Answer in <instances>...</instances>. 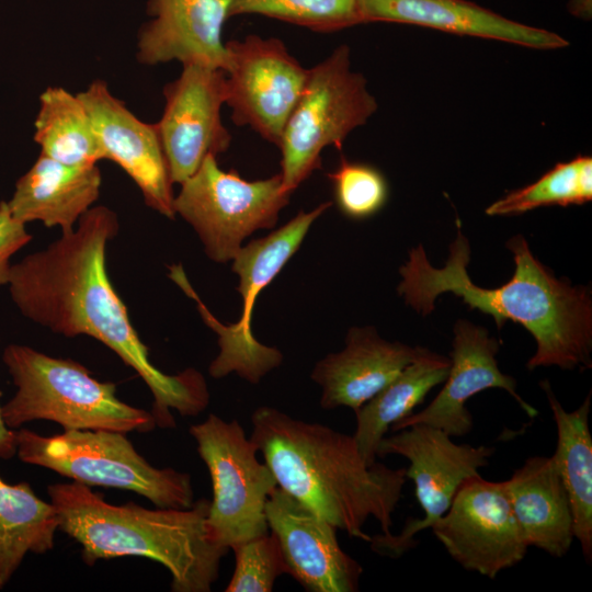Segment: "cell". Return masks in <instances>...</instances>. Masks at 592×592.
<instances>
[{"label":"cell","instance_id":"10","mask_svg":"<svg viewBox=\"0 0 592 592\" xmlns=\"http://www.w3.org/2000/svg\"><path fill=\"white\" fill-rule=\"evenodd\" d=\"M180 185L175 215L193 227L206 255L219 263L231 261L252 232L273 227L291 197L280 173L248 181L236 170L220 169L214 156Z\"/></svg>","mask_w":592,"mask_h":592},{"label":"cell","instance_id":"3","mask_svg":"<svg viewBox=\"0 0 592 592\" xmlns=\"http://www.w3.org/2000/svg\"><path fill=\"white\" fill-rule=\"evenodd\" d=\"M250 440L275 476L277 486L337 530L369 543L363 531L369 517L391 535L392 513L407 480L392 469L362 457L353 435L262 406L251 415Z\"/></svg>","mask_w":592,"mask_h":592},{"label":"cell","instance_id":"15","mask_svg":"<svg viewBox=\"0 0 592 592\" xmlns=\"http://www.w3.org/2000/svg\"><path fill=\"white\" fill-rule=\"evenodd\" d=\"M269 531L276 537L285 573L308 592H356L363 568L346 554L337 527L277 487L265 504Z\"/></svg>","mask_w":592,"mask_h":592},{"label":"cell","instance_id":"22","mask_svg":"<svg viewBox=\"0 0 592 592\" xmlns=\"http://www.w3.org/2000/svg\"><path fill=\"white\" fill-rule=\"evenodd\" d=\"M528 547L560 558L574 538L569 498L551 456H532L503 481Z\"/></svg>","mask_w":592,"mask_h":592},{"label":"cell","instance_id":"2","mask_svg":"<svg viewBox=\"0 0 592 592\" xmlns=\"http://www.w3.org/2000/svg\"><path fill=\"white\" fill-rule=\"evenodd\" d=\"M513 253L512 278L497 288L474 284L467 273L470 247L457 221L443 267H434L422 244L410 250L400 267L398 293L418 314L434 309L437 296L451 292L471 309L493 317L501 329L506 320L522 325L535 339L536 351L526 363L532 371L544 366L585 371L592 367V298L590 288L560 280L532 253L522 235L506 242Z\"/></svg>","mask_w":592,"mask_h":592},{"label":"cell","instance_id":"18","mask_svg":"<svg viewBox=\"0 0 592 592\" xmlns=\"http://www.w3.org/2000/svg\"><path fill=\"white\" fill-rule=\"evenodd\" d=\"M229 0H148L151 20L138 33L137 59L156 66L172 60L225 69L223 29Z\"/></svg>","mask_w":592,"mask_h":592},{"label":"cell","instance_id":"24","mask_svg":"<svg viewBox=\"0 0 592 592\" xmlns=\"http://www.w3.org/2000/svg\"><path fill=\"white\" fill-rule=\"evenodd\" d=\"M451 358L428 350L383 390L358 408L353 439L364 460L377 462L380 441L390 426L410 415L435 386L445 382Z\"/></svg>","mask_w":592,"mask_h":592},{"label":"cell","instance_id":"26","mask_svg":"<svg viewBox=\"0 0 592 592\" xmlns=\"http://www.w3.org/2000/svg\"><path fill=\"white\" fill-rule=\"evenodd\" d=\"M34 140L41 153L70 166H92L103 151L90 114L78 94L49 87L39 96Z\"/></svg>","mask_w":592,"mask_h":592},{"label":"cell","instance_id":"16","mask_svg":"<svg viewBox=\"0 0 592 592\" xmlns=\"http://www.w3.org/2000/svg\"><path fill=\"white\" fill-rule=\"evenodd\" d=\"M78 95L90 114L103 158L135 182L147 206L174 218L173 183L156 125L134 115L103 80L91 82Z\"/></svg>","mask_w":592,"mask_h":592},{"label":"cell","instance_id":"32","mask_svg":"<svg viewBox=\"0 0 592 592\" xmlns=\"http://www.w3.org/2000/svg\"><path fill=\"white\" fill-rule=\"evenodd\" d=\"M16 455L15 430L10 429L2 417L0 406V458L9 459Z\"/></svg>","mask_w":592,"mask_h":592},{"label":"cell","instance_id":"14","mask_svg":"<svg viewBox=\"0 0 592 592\" xmlns=\"http://www.w3.org/2000/svg\"><path fill=\"white\" fill-rule=\"evenodd\" d=\"M182 66L180 76L163 88L164 109L155 124L171 181L178 184L231 143L220 115L227 100L225 71L201 64Z\"/></svg>","mask_w":592,"mask_h":592},{"label":"cell","instance_id":"13","mask_svg":"<svg viewBox=\"0 0 592 592\" xmlns=\"http://www.w3.org/2000/svg\"><path fill=\"white\" fill-rule=\"evenodd\" d=\"M465 570L494 579L523 560L528 546L503 481L466 479L451 506L430 527Z\"/></svg>","mask_w":592,"mask_h":592},{"label":"cell","instance_id":"11","mask_svg":"<svg viewBox=\"0 0 592 592\" xmlns=\"http://www.w3.org/2000/svg\"><path fill=\"white\" fill-rule=\"evenodd\" d=\"M494 448L457 444L441 429L426 424H412L380 441L377 457L399 455L409 460L407 478L412 479L415 497L423 509V519H411L398 535L383 534L372 537L369 544L376 554L397 558L411 549L418 532L446 513L459 486L478 476L488 466Z\"/></svg>","mask_w":592,"mask_h":592},{"label":"cell","instance_id":"25","mask_svg":"<svg viewBox=\"0 0 592 592\" xmlns=\"http://www.w3.org/2000/svg\"><path fill=\"white\" fill-rule=\"evenodd\" d=\"M59 521L52 502L38 498L31 485H11L0 477V589L11 580L29 553L54 547Z\"/></svg>","mask_w":592,"mask_h":592},{"label":"cell","instance_id":"20","mask_svg":"<svg viewBox=\"0 0 592 592\" xmlns=\"http://www.w3.org/2000/svg\"><path fill=\"white\" fill-rule=\"evenodd\" d=\"M360 15L362 23L420 25L537 49L569 45L557 33L515 22L467 0H360Z\"/></svg>","mask_w":592,"mask_h":592},{"label":"cell","instance_id":"6","mask_svg":"<svg viewBox=\"0 0 592 592\" xmlns=\"http://www.w3.org/2000/svg\"><path fill=\"white\" fill-rule=\"evenodd\" d=\"M15 439L20 460L79 483L132 491L158 508L186 509L194 503L191 475L155 467L125 433L72 430L44 436L22 428L15 430Z\"/></svg>","mask_w":592,"mask_h":592},{"label":"cell","instance_id":"1","mask_svg":"<svg viewBox=\"0 0 592 592\" xmlns=\"http://www.w3.org/2000/svg\"><path fill=\"white\" fill-rule=\"evenodd\" d=\"M118 229L114 210L93 206L71 231L12 264L7 286L26 319L67 338L91 337L112 350L149 388L157 426L172 429V410L195 417L208 406L209 391L195 368L168 375L151 363L106 271V248Z\"/></svg>","mask_w":592,"mask_h":592},{"label":"cell","instance_id":"8","mask_svg":"<svg viewBox=\"0 0 592 592\" xmlns=\"http://www.w3.org/2000/svg\"><path fill=\"white\" fill-rule=\"evenodd\" d=\"M331 205V202H325L310 212L300 210L269 236L241 247L232 259V271L240 277L238 291L243 299L241 317L235 323L223 325L217 320L191 286L183 267L180 264L170 267V278L195 301L205 325L218 335L219 353L208 367L213 378L236 373L247 382L258 384L280 366L282 353L260 343L252 333L254 301L298 250L314 221Z\"/></svg>","mask_w":592,"mask_h":592},{"label":"cell","instance_id":"33","mask_svg":"<svg viewBox=\"0 0 592 592\" xmlns=\"http://www.w3.org/2000/svg\"><path fill=\"white\" fill-rule=\"evenodd\" d=\"M569 11L578 18L590 20L592 14V0H570Z\"/></svg>","mask_w":592,"mask_h":592},{"label":"cell","instance_id":"4","mask_svg":"<svg viewBox=\"0 0 592 592\" xmlns=\"http://www.w3.org/2000/svg\"><path fill=\"white\" fill-rule=\"evenodd\" d=\"M59 530L81 546L87 565L124 556L149 558L171 574L173 592H209L229 548L207 531L209 500L186 509L114 505L77 481L47 487Z\"/></svg>","mask_w":592,"mask_h":592},{"label":"cell","instance_id":"30","mask_svg":"<svg viewBox=\"0 0 592 592\" xmlns=\"http://www.w3.org/2000/svg\"><path fill=\"white\" fill-rule=\"evenodd\" d=\"M235 569L226 592H271L285 573L278 542L273 533L255 536L230 548Z\"/></svg>","mask_w":592,"mask_h":592},{"label":"cell","instance_id":"17","mask_svg":"<svg viewBox=\"0 0 592 592\" xmlns=\"http://www.w3.org/2000/svg\"><path fill=\"white\" fill-rule=\"evenodd\" d=\"M451 367L445 384L429 406L394 423L396 432L412 424H426L441 429L452 437L468 434L474 426L473 415L466 407L469 398L489 388L508 391L531 418L538 414L516 391V380L499 368V341L486 328L467 320L454 326Z\"/></svg>","mask_w":592,"mask_h":592},{"label":"cell","instance_id":"5","mask_svg":"<svg viewBox=\"0 0 592 592\" xmlns=\"http://www.w3.org/2000/svg\"><path fill=\"white\" fill-rule=\"evenodd\" d=\"M16 388L1 406L5 424L20 429L36 420L58 423L64 431L105 430L150 432L157 424L150 411L122 401L116 385L100 382L71 360L11 343L2 353Z\"/></svg>","mask_w":592,"mask_h":592},{"label":"cell","instance_id":"31","mask_svg":"<svg viewBox=\"0 0 592 592\" xmlns=\"http://www.w3.org/2000/svg\"><path fill=\"white\" fill-rule=\"evenodd\" d=\"M32 240L26 225L10 212L7 201L0 202V286L7 285L11 258Z\"/></svg>","mask_w":592,"mask_h":592},{"label":"cell","instance_id":"19","mask_svg":"<svg viewBox=\"0 0 592 592\" xmlns=\"http://www.w3.org/2000/svg\"><path fill=\"white\" fill-rule=\"evenodd\" d=\"M426 351L387 341L373 327L350 329L344 349L321 358L311 372L321 388V408L356 411Z\"/></svg>","mask_w":592,"mask_h":592},{"label":"cell","instance_id":"21","mask_svg":"<svg viewBox=\"0 0 592 592\" xmlns=\"http://www.w3.org/2000/svg\"><path fill=\"white\" fill-rule=\"evenodd\" d=\"M101 185L98 164L70 166L39 153L16 181L7 203L21 223L41 221L48 228L59 227L64 234L93 207Z\"/></svg>","mask_w":592,"mask_h":592},{"label":"cell","instance_id":"23","mask_svg":"<svg viewBox=\"0 0 592 592\" xmlns=\"http://www.w3.org/2000/svg\"><path fill=\"white\" fill-rule=\"evenodd\" d=\"M557 429L551 458L567 491L574 538L587 562L592 560V436L589 428L591 394L569 412L556 398L548 380L540 382Z\"/></svg>","mask_w":592,"mask_h":592},{"label":"cell","instance_id":"29","mask_svg":"<svg viewBox=\"0 0 592 592\" xmlns=\"http://www.w3.org/2000/svg\"><path fill=\"white\" fill-rule=\"evenodd\" d=\"M335 203L342 214L353 219L368 218L387 202L388 185L375 167L341 158L339 166L328 173Z\"/></svg>","mask_w":592,"mask_h":592},{"label":"cell","instance_id":"7","mask_svg":"<svg viewBox=\"0 0 592 592\" xmlns=\"http://www.w3.org/2000/svg\"><path fill=\"white\" fill-rule=\"evenodd\" d=\"M377 111L362 73L351 69L350 47L338 46L307 70V77L282 133L281 177L291 194L321 168L322 150H338L349 134Z\"/></svg>","mask_w":592,"mask_h":592},{"label":"cell","instance_id":"12","mask_svg":"<svg viewBox=\"0 0 592 592\" xmlns=\"http://www.w3.org/2000/svg\"><path fill=\"white\" fill-rule=\"evenodd\" d=\"M226 47V104L237 126H249L278 146L304 88L307 70L275 37L251 34Z\"/></svg>","mask_w":592,"mask_h":592},{"label":"cell","instance_id":"27","mask_svg":"<svg viewBox=\"0 0 592 592\" xmlns=\"http://www.w3.org/2000/svg\"><path fill=\"white\" fill-rule=\"evenodd\" d=\"M592 200V158L578 155L558 162L534 183L514 190L486 209L490 216H513L550 205H580Z\"/></svg>","mask_w":592,"mask_h":592},{"label":"cell","instance_id":"28","mask_svg":"<svg viewBox=\"0 0 592 592\" xmlns=\"http://www.w3.org/2000/svg\"><path fill=\"white\" fill-rule=\"evenodd\" d=\"M229 16L259 14L331 33L361 24L360 0H229Z\"/></svg>","mask_w":592,"mask_h":592},{"label":"cell","instance_id":"9","mask_svg":"<svg viewBox=\"0 0 592 592\" xmlns=\"http://www.w3.org/2000/svg\"><path fill=\"white\" fill-rule=\"evenodd\" d=\"M189 432L213 487L206 526L210 539L230 548L269 532L265 504L277 481L258 459L255 445L234 419L210 413Z\"/></svg>","mask_w":592,"mask_h":592}]
</instances>
